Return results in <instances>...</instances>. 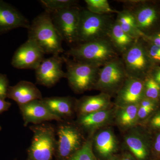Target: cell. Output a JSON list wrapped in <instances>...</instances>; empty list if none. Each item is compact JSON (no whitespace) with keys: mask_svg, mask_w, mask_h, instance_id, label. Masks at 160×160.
<instances>
[{"mask_svg":"<svg viewBox=\"0 0 160 160\" xmlns=\"http://www.w3.org/2000/svg\"><path fill=\"white\" fill-rule=\"evenodd\" d=\"M65 54L77 62L101 68L119 57L120 54L106 38L79 44L66 51Z\"/></svg>","mask_w":160,"mask_h":160,"instance_id":"6da1fadb","label":"cell"},{"mask_svg":"<svg viewBox=\"0 0 160 160\" xmlns=\"http://www.w3.org/2000/svg\"><path fill=\"white\" fill-rule=\"evenodd\" d=\"M28 38L33 40L45 54L64 52L62 38L56 29L50 13L45 11L35 18L28 28Z\"/></svg>","mask_w":160,"mask_h":160,"instance_id":"7a4b0ae2","label":"cell"},{"mask_svg":"<svg viewBox=\"0 0 160 160\" xmlns=\"http://www.w3.org/2000/svg\"><path fill=\"white\" fill-rule=\"evenodd\" d=\"M29 128L33 136L26 160H53L57 144L55 127L43 123L30 126Z\"/></svg>","mask_w":160,"mask_h":160,"instance_id":"3957f363","label":"cell"},{"mask_svg":"<svg viewBox=\"0 0 160 160\" xmlns=\"http://www.w3.org/2000/svg\"><path fill=\"white\" fill-rule=\"evenodd\" d=\"M114 21L112 14L100 15L81 9L77 42L82 44L107 38Z\"/></svg>","mask_w":160,"mask_h":160,"instance_id":"277c9868","label":"cell"},{"mask_svg":"<svg viewBox=\"0 0 160 160\" xmlns=\"http://www.w3.org/2000/svg\"><path fill=\"white\" fill-rule=\"evenodd\" d=\"M66 67V78L74 92L82 93L93 89L97 81L100 68L80 62L63 56Z\"/></svg>","mask_w":160,"mask_h":160,"instance_id":"5b68a950","label":"cell"},{"mask_svg":"<svg viewBox=\"0 0 160 160\" xmlns=\"http://www.w3.org/2000/svg\"><path fill=\"white\" fill-rule=\"evenodd\" d=\"M56 129L58 139L55 160H66L81 149L86 139L76 124L65 120L58 122Z\"/></svg>","mask_w":160,"mask_h":160,"instance_id":"8992f818","label":"cell"},{"mask_svg":"<svg viewBox=\"0 0 160 160\" xmlns=\"http://www.w3.org/2000/svg\"><path fill=\"white\" fill-rule=\"evenodd\" d=\"M121 56L128 77L144 80L149 76L148 73L153 62L148 55L143 38L136 40Z\"/></svg>","mask_w":160,"mask_h":160,"instance_id":"52a82bcc","label":"cell"},{"mask_svg":"<svg viewBox=\"0 0 160 160\" xmlns=\"http://www.w3.org/2000/svg\"><path fill=\"white\" fill-rule=\"evenodd\" d=\"M127 78L122 58H117L100 68L93 89L110 96L116 94Z\"/></svg>","mask_w":160,"mask_h":160,"instance_id":"ba28073f","label":"cell"},{"mask_svg":"<svg viewBox=\"0 0 160 160\" xmlns=\"http://www.w3.org/2000/svg\"><path fill=\"white\" fill-rule=\"evenodd\" d=\"M81 9L77 6L49 13L63 41L69 44L77 42Z\"/></svg>","mask_w":160,"mask_h":160,"instance_id":"9c48e42d","label":"cell"},{"mask_svg":"<svg viewBox=\"0 0 160 160\" xmlns=\"http://www.w3.org/2000/svg\"><path fill=\"white\" fill-rule=\"evenodd\" d=\"M45 54L35 42L28 38L14 52L11 64L18 69L36 70L44 60Z\"/></svg>","mask_w":160,"mask_h":160,"instance_id":"30bf717a","label":"cell"},{"mask_svg":"<svg viewBox=\"0 0 160 160\" xmlns=\"http://www.w3.org/2000/svg\"><path fill=\"white\" fill-rule=\"evenodd\" d=\"M64 62L63 56L60 55H52L44 58L35 70L37 82L39 85L50 88L63 78L66 73L62 69Z\"/></svg>","mask_w":160,"mask_h":160,"instance_id":"8fae6325","label":"cell"},{"mask_svg":"<svg viewBox=\"0 0 160 160\" xmlns=\"http://www.w3.org/2000/svg\"><path fill=\"white\" fill-rule=\"evenodd\" d=\"M126 131L124 139L128 149L138 160H147L152 149L148 133L138 125Z\"/></svg>","mask_w":160,"mask_h":160,"instance_id":"7c38bea8","label":"cell"},{"mask_svg":"<svg viewBox=\"0 0 160 160\" xmlns=\"http://www.w3.org/2000/svg\"><path fill=\"white\" fill-rule=\"evenodd\" d=\"M125 9L129 10L134 16L138 28L145 37L158 19V12L153 6L142 4L139 1H125Z\"/></svg>","mask_w":160,"mask_h":160,"instance_id":"4fadbf2b","label":"cell"},{"mask_svg":"<svg viewBox=\"0 0 160 160\" xmlns=\"http://www.w3.org/2000/svg\"><path fill=\"white\" fill-rule=\"evenodd\" d=\"M19 107L25 126L29 123L38 125L49 121L63 120L53 114L42 100H34Z\"/></svg>","mask_w":160,"mask_h":160,"instance_id":"5bb4252c","label":"cell"},{"mask_svg":"<svg viewBox=\"0 0 160 160\" xmlns=\"http://www.w3.org/2000/svg\"><path fill=\"white\" fill-rule=\"evenodd\" d=\"M116 94V107L139 104L144 98V80L127 78Z\"/></svg>","mask_w":160,"mask_h":160,"instance_id":"9a60e30c","label":"cell"},{"mask_svg":"<svg viewBox=\"0 0 160 160\" xmlns=\"http://www.w3.org/2000/svg\"><path fill=\"white\" fill-rule=\"evenodd\" d=\"M92 149L103 160H110L118 149V143L110 128L101 129L92 136Z\"/></svg>","mask_w":160,"mask_h":160,"instance_id":"2e32d148","label":"cell"},{"mask_svg":"<svg viewBox=\"0 0 160 160\" xmlns=\"http://www.w3.org/2000/svg\"><path fill=\"white\" fill-rule=\"evenodd\" d=\"M29 20L17 9L3 1H0V34L19 28L28 29Z\"/></svg>","mask_w":160,"mask_h":160,"instance_id":"e0dca14e","label":"cell"},{"mask_svg":"<svg viewBox=\"0 0 160 160\" xmlns=\"http://www.w3.org/2000/svg\"><path fill=\"white\" fill-rule=\"evenodd\" d=\"M111 96L101 92L94 96H86L77 100L76 112L78 117L111 108Z\"/></svg>","mask_w":160,"mask_h":160,"instance_id":"ac0fdd59","label":"cell"},{"mask_svg":"<svg viewBox=\"0 0 160 160\" xmlns=\"http://www.w3.org/2000/svg\"><path fill=\"white\" fill-rule=\"evenodd\" d=\"M115 109H110L78 117L76 124L82 131L89 134L107 126L114 118Z\"/></svg>","mask_w":160,"mask_h":160,"instance_id":"d6986e66","label":"cell"},{"mask_svg":"<svg viewBox=\"0 0 160 160\" xmlns=\"http://www.w3.org/2000/svg\"><path fill=\"white\" fill-rule=\"evenodd\" d=\"M7 98L16 102L19 106L43 98L41 91L35 85L26 81H20L15 86L9 87Z\"/></svg>","mask_w":160,"mask_h":160,"instance_id":"ffe728a7","label":"cell"},{"mask_svg":"<svg viewBox=\"0 0 160 160\" xmlns=\"http://www.w3.org/2000/svg\"><path fill=\"white\" fill-rule=\"evenodd\" d=\"M43 102L53 114L62 119L70 118L76 112L77 100L70 97H52L43 98Z\"/></svg>","mask_w":160,"mask_h":160,"instance_id":"44dd1931","label":"cell"},{"mask_svg":"<svg viewBox=\"0 0 160 160\" xmlns=\"http://www.w3.org/2000/svg\"><path fill=\"white\" fill-rule=\"evenodd\" d=\"M139 104L116 107L114 118L118 126L124 131H127L138 125V112Z\"/></svg>","mask_w":160,"mask_h":160,"instance_id":"7402d4cb","label":"cell"},{"mask_svg":"<svg viewBox=\"0 0 160 160\" xmlns=\"http://www.w3.org/2000/svg\"><path fill=\"white\" fill-rule=\"evenodd\" d=\"M107 38L121 55L125 53L136 40L123 31L116 20L109 29Z\"/></svg>","mask_w":160,"mask_h":160,"instance_id":"603a6c76","label":"cell"},{"mask_svg":"<svg viewBox=\"0 0 160 160\" xmlns=\"http://www.w3.org/2000/svg\"><path fill=\"white\" fill-rule=\"evenodd\" d=\"M115 20L123 31L134 39L145 37L138 28L134 16L128 9L124 8L119 11Z\"/></svg>","mask_w":160,"mask_h":160,"instance_id":"cb8c5ba5","label":"cell"},{"mask_svg":"<svg viewBox=\"0 0 160 160\" xmlns=\"http://www.w3.org/2000/svg\"><path fill=\"white\" fill-rule=\"evenodd\" d=\"M87 9L90 12L100 15L117 13L119 11L112 8L107 0H86Z\"/></svg>","mask_w":160,"mask_h":160,"instance_id":"d4e9b609","label":"cell"},{"mask_svg":"<svg viewBox=\"0 0 160 160\" xmlns=\"http://www.w3.org/2000/svg\"><path fill=\"white\" fill-rule=\"evenodd\" d=\"M92 136L90 135L82 147L66 160H98L92 149Z\"/></svg>","mask_w":160,"mask_h":160,"instance_id":"484cf974","label":"cell"},{"mask_svg":"<svg viewBox=\"0 0 160 160\" xmlns=\"http://www.w3.org/2000/svg\"><path fill=\"white\" fill-rule=\"evenodd\" d=\"M40 2L45 8V11L50 13L77 6L78 1L74 0H41Z\"/></svg>","mask_w":160,"mask_h":160,"instance_id":"4316f807","label":"cell"},{"mask_svg":"<svg viewBox=\"0 0 160 160\" xmlns=\"http://www.w3.org/2000/svg\"><path fill=\"white\" fill-rule=\"evenodd\" d=\"M144 98L158 101L160 98V85L149 75L144 80Z\"/></svg>","mask_w":160,"mask_h":160,"instance_id":"83f0119b","label":"cell"},{"mask_svg":"<svg viewBox=\"0 0 160 160\" xmlns=\"http://www.w3.org/2000/svg\"><path fill=\"white\" fill-rule=\"evenodd\" d=\"M157 108L156 107H144L139 106L138 112V125L148 119Z\"/></svg>","mask_w":160,"mask_h":160,"instance_id":"f1b7e54d","label":"cell"},{"mask_svg":"<svg viewBox=\"0 0 160 160\" xmlns=\"http://www.w3.org/2000/svg\"><path fill=\"white\" fill-rule=\"evenodd\" d=\"M146 48L147 53L150 59L153 63L160 62V47L150 42Z\"/></svg>","mask_w":160,"mask_h":160,"instance_id":"f546056e","label":"cell"},{"mask_svg":"<svg viewBox=\"0 0 160 160\" xmlns=\"http://www.w3.org/2000/svg\"><path fill=\"white\" fill-rule=\"evenodd\" d=\"M148 126L150 129L160 130V109L155 111L148 118Z\"/></svg>","mask_w":160,"mask_h":160,"instance_id":"4dcf8cb0","label":"cell"},{"mask_svg":"<svg viewBox=\"0 0 160 160\" xmlns=\"http://www.w3.org/2000/svg\"><path fill=\"white\" fill-rule=\"evenodd\" d=\"M9 88L7 78L4 75L0 73V98L5 99L7 97Z\"/></svg>","mask_w":160,"mask_h":160,"instance_id":"1f68e13d","label":"cell"},{"mask_svg":"<svg viewBox=\"0 0 160 160\" xmlns=\"http://www.w3.org/2000/svg\"><path fill=\"white\" fill-rule=\"evenodd\" d=\"M152 149L156 154L160 155V130L156 133L152 141Z\"/></svg>","mask_w":160,"mask_h":160,"instance_id":"d6a6232c","label":"cell"},{"mask_svg":"<svg viewBox=\"0 0 160 160\" xmlns=\"http://www.w3.org/2000/svg\"><path fill=\"white\" fill-rule=\"evenodd\" d=\"M143 39L160 47V31L152 36L145 37Z\"/></svg>","mask_w":160,"mask_h":160,"instance_id":"836d02e7","label":"cell"},{"mask_svg":"<svg viewBox=\"0 0 160 160\" xmlns=\"http://www.w3.org/2000/svg\"><path fill=\"white\" fill-rule=\"evenodd\" d=\"M158 101L144 98L140 102L139 106L144 107H157Z\"/></svg>","mask_w":160,"mask_h":160,"instance_id":"e575fe53","label":"cell"},{"mask_svg":"<svg viewBox=\"0 0 160 160\" xmlns=\"http://www.w3.org/2000/svg\"><path fill=\"white\" fill-rule=\"evenodd\" d=\"M11 105V103L5 101V99L0 98V113L7 110Z\"/></svg>","mask_w":160,"mask_h":160,"instance_id":"d590c367","label":"cell"},{"mask_svg":"<svg viewBox=\"0 0 160 160\" xmlns=\"http://www.w3.org/2000/svg\"><path fill=\"white\" fill-rule=\"evenodd\" d=\"M155 70L152 72L151 76L153 79L160 85V67L156 68Z\"/></svg>","mask_w":160,"mask_h":160,"instance_id":"8d00e7d4","label":"cell"},{"mask_svg":"<svg viewBox=\"0 0 160 160\" xmlns=\"http://www.w3.org/2000/svg\"><path fill=\"white\" fill-rule=\"evenodd\" d=\"M115 160H134L133 158L131 155L129 154H125L123 155L121 157L116 159Z\"/></svg>","mask_w":160,"mask_h":160,"instance_id":"74e56055","label":"cell"}]
</instances>
